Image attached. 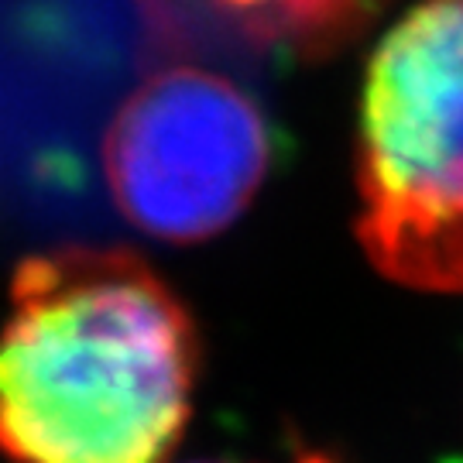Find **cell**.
I'll return each instance as SVG.
<instances>
[{
	"label": "cell",
	"instance_id": "1",
	"mask_svg": "<svg viewBox=\"0 0 463 463\" xmlns=\"http://www.w3.org/2000/svg\"><path fill=\"white\" fill-rule=\"evenodd\" d=\"M196 367L193 316L131 250L28 258L0 330V453L7 463H165Z\"/></svg>",
	"mask_w": 463,
	"mask_h": 463
},
{
	"label": "cell",
	"instance_id": "2",
	"mask_svg": "<svg viewBox=\"0 0 463 463\" xmlns=\"http://www.w3.org/2000/svg\"><path fill=\"white\" fill-rule=\"evenodd\" d=\"M357 237L419 292H463V0H415L371 55Z\"/></svg>",
	"mask_w": 463,
	"mask_h": 463
},
{
	"label": "cell",
	"instance_id": "3",
	"mask_svg": "<svg viewBox=\"0 0 463 463\" xmlns=\"http://www.w3.org/2000/svg\"><path fill=\"white\" fill-rule=\"evenodd\" d=\"M271 165L261 107L210 69L155 72L103 134V175L137 231L189 244L227 231Z\"/></svg>",
	"mask_w": 463,
	"mask_h": 463
},
{
	"label": "cell",
	"instance_id": "4",
	"mask_svg": "<svg viewBox=\"0 0 463 463\" xmlns=\"http://www.w3.org/2000/svg\"><path fill=\"white\" fill-rule=\"evenodd\" d=\"M378 0H158L162 11L189 14L193 24L210 21L213 32L250 45L326 49L340 42Z\"/></svg>",
	"mask_w": 463,
	"mask_h": 463
}]
</instances>
